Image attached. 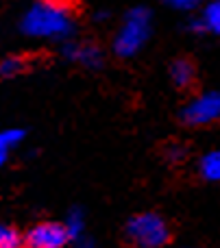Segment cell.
Instances as JSON below:
<instances>
[{
	"instance_id": "8992f818",
	"label": "cell",
	"mask_w": 220,
	"mask_h": 248,
	"mask_svg": "<svg viewBox=\"0 0 220 248\" xmlns=\"http://www.w3.org/2000/svg\"><path fill=\"white\" fill-rule=\"evenodd\" d=\"M170 81L181 94H196L199 92V68H196V61L188 55L173 59V63H170Z\"/></svg>"
},
{
	"instance_id": "6da1fadb",
	"label": "cell",
	"mask_w": 220,
	"mask_h": 248,
	"mask_svg": "<svg viewBox=\"0 0 220 248\" xmlns=\"http://www.w3.org/2000/svg\"><path fill=\"white\" fill-rule=\"evenodd\" d=\"M22 29H24V33L37 35V37H61L72 29L70 11H63L46 0H39L24 16Z\"/></svg>"
},
{
	"instance_id": "4fadbf2b",
	"label": "cell",
	"mask_w": 220,
	"mask_h": 248,
	"mask_svg": "<svg viewBox=\"0 0 220 248\" xmlns=\"http://www.w3.org/2000/svg\"><path fill=\"white\" fill-rule=\"evenodd\" d=\"M205 22H207L209 29L220 31V2H214L212 7L207 9V13H205Z\"/></svg>"
},
{
	"instance_id": "7c38bea8",
	"label": "cell",
	"mask_w": 220,
	"mask_h": 248,
	"mask_svg": "<svg viewBox=\"0 0 220 248\" xmlns=\"http://www.w3.org/2000/svg\"><path fill=\"white\" fill-rule=\"evenodd\" d=\"M24 244L22 235L13 227H0V248H17Z\"/></svg>"
},
{
	"instance_id": "52a82bcc",
	"label": "cell",
	"mask_w": 220,
	"mask_h": 248,
	"mask_svg": "<svg viewBox=\"0 0 220 248\" xmlns=\"http://www.w3.org/2000/svg\"><path fill=\"white\" fill-rule=\"evenodd\" d=\"M65 55L72 57L74 61H79L83 65H98L100 59H103L100 48L94 46V44H72V48H68Z\"/></svg>"
},
{
	"instance_id": "277c9868",
	"label": "cell",
	"mask_w": 220,
	"mask_h": 248,
	"mask_svg": "<svg viewBox=\"0 0 220 248\" xmlns=\"http://www.w3.org/2000/svg\"><path fill=\"white\" fill-rule=\"evenodd\" d=\"M186 126H216L220 124V92L203 94L196 100H192L179 116Z\"/></svg>"
},
{
	"instance_id": "30bf717a",
	"label": "cell",
	"mask_w": 220,
	"mask_h": 248,
	"mask_svg": "<svg viewBox=\"0 0 220 248\" xmlns=\"http://www.w3.org/2000/svg\"><path fill=\"white\" fill-rule=\"evenodd\" d=\"M22 137H24V131H4V133H0V166L7 161L9 150H11Z\"/></svg>"
},
{
	"instance_id": "9c48e42d",
	"label": "cell",
	"mask_w": 220,
	"mask_h": 248,
	"mask_svg": "<svg viewBox=\"0 0 220 248\" xmlns=\"http://www.w3.org/2000/svg\"><path fill=\"white\" fill-rule=\"evenodd\" d=\"M199 174L203 181H220V150H214L201 159Z\"/></svg>"
},
{
	"instance_id": "5b68a950",
	"label": "cell",
	"mask_w": 220,
	"mask_h": 248,
	"mask_svg": "<svg viewBox=\"0 0 220 248\" xmlns=\"http://www.w3.org/2000/svg\"><path fill=\"white\" fill-rule=\"evenodd\" d=\"M70 240L68 227L59 222H39L26 233L24 244L31 248H61Z\"/></svg>"
},
{
	"instance_id": "5bb4252c",
	"label": "cell",
	"mask_w": 220,
	"mask_h": 248,
	"mask_svg": "<svg viewBox=\"0 0 220 248\" xmlns=\"http://www.w3.org/2000/svg\"><path fill=\"white\" fill-rule=\"evenodd\" d=\"M46 2L55 4V7L63 9V11H72V9L77 7V0H46Z\"/></svg>"
},
{
	"instance_id": "ba28073f",
	"label": "cell",
	"mask_w": 220,
	"mask_h": 248,
	"mask_svg": "<svg viewBox=\"0 0 220 248\" xmlns=\"http://www.w3.org/2000/svg\"><path fill=\"white\" fill-rule=\"evenodd\" d=\"M31 68V57L26 55H9L0 61V77L2 78H11L17 74H24Z\"/></svg>"
},
{
	"instance_id": "7a4b0ae2",
	"label": "cell",
	"mask_w": 220,
	"mask_h": 248,
	"mask_svg": "<svg viewBox=\"0 0 220 248\" xmlns=\"http://www.w3.org/2000/svg\"><path fill=\"white\" fill-rule=\"evenodd\" d=\"M125 237L133 246L159 248L173 242V229L159 214H140L126 222Z\"/></svg>"
},
{
	"instance_id": "3957f363",
	"label": "cell",
	"mask_w": 220,
	"mask_h": 248,
	"mask_svg": "<svg viewBox=\"0 0 220 248\" xmlns=\"http://www.w3.org/2000/svg\"><path fill=\"white\" fill-rule=\"evenodd\" d=\"M148 26H151V16L146 9H133L126 16L125 26L116 37V52L122 57L133 55L135 50H140L144 42L148 37Z\"/></svg>"
},
{
	"instance_id": "9a60e30c",
	"label": "cell",
	"mask_w": 220,
	"mask_h": 248,
	"mask_svg": "<svg viewBox=\"0 0 220 248\" xmlns=\"http://www.w3.org/2000/svg\"><path fill=\"white\" fill-rule=\"evenodd\" d=\"M170 4H174V7H181V9H188V7H194L199 0H168Z\"/></svg>"
},
{
	"instance_id": "8fae6325",
	"label": "cell",
	"mask_w": 220,
	"mask_h": 248,
	"mask_svg": "<svg viewBox=\"0 0 220 248\" xmlns=\"http://www.w3.org/2000/svg\"><path fill=\"white\" fill-rule=\"evenodd\" d=\"M161 155L166 157L168 163H183L188 157V146H183L181 141H168L161 148Z\"/></svg>"
}]
</instances>
